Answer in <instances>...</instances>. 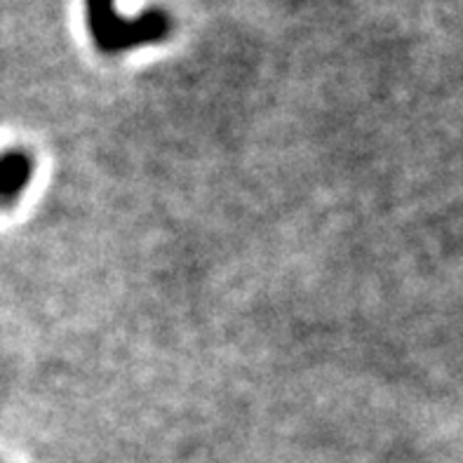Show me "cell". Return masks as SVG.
<instances>
[{
    "mask_svg": "<svg viewBox=\"0 0 463 463\" xmlns=\"http://www.w3.org/2000/svg\"><path fill=\"white\" fill-rule=\"evenodd\" d=\"M33 175V160L29 153H0V207L12 205L26 191Z\"/></svg>",
    "mask_w": 463,
    "mask_h": 463,
    "instance_id": "cell-2",
    "label": "cell"
},
{
    "mask_svg": "<svg viewBox=\"0 0 463 463\" xmlns=\"http://www.w3.org/2000/svg\"><path fill=\"white\" fill-rule=\"evenodd\" d=\"M88 24L94 45L104 54L160 43L172 31L170 17L163 10H146L141 17L125 19L116 12V0H88Z\"/></svg>",
    "mask_w": 463,
    "mask_h": 463,
    "instance_id": "cell-1",
    "label": "cell"
}]
</instances>
